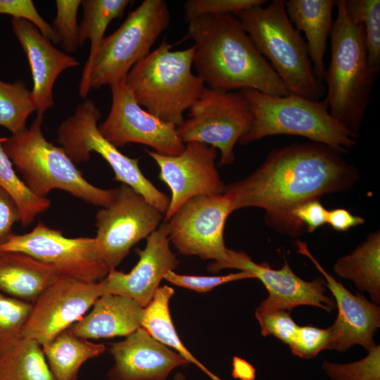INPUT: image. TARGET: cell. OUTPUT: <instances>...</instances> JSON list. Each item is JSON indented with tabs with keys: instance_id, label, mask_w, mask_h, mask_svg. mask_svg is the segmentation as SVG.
I'll return each instance as SVG.
<instances>
[{
	"instance_id": "cell-1",
	"label": "cell",
	"mask_w": 380,
	"mask_h": 380,
	"mask_svg": "<svg viewBox=\"0 0 380 380\" xmlns=\"http://www.w3.org/2000/svg\"><path fill=\"white\" fill-rule=\"evenodd\" d=\"M356 172L337 151L322 144H293L274 149L247 177L225 186L234 211L255 207L266 211L267 222L294 236L291 218L298 205L325 194L348 189Z\"/></svg>"
},
{
	"instance_id": "cell-2",
	"label": "cell",
	"mask_w": 380,
	"mask_h": 380,
	"mask_svg": "<svg viewBox=\"0 0 380 380\" xmlns=\"http://www.w3.org/2000/svg\"><path fill=\"white\" fill-rule=\"evenodd\" d=\"M188 23L182 40L194 42L193 65L208 88L251 89L274 96L290 93L234 14L203 15Z\"/></svg>"
},
{
	"instance_id": "cell-3",
	"label": "cell",
	"mask_w": 380,
	"mask_h": 380,
	"mask_svg": "<svg viewBox=\"0 0 380 380\" xmlns=\"http://www.w3.org/2000/svg\"><path fill=\"white\" fill-rule=\"evenodd\" d=\"M336 7L331 58L323 76L324 102L331 115L357 136L378 74L369 65L362 25L348 15L344 0L337 1Z\"/></svg>"
},
{
	"instance_id": "cell-4",
	"label": "cell",
	"mask_w": 380,
	"mask_h": 380,
	"mask_svg": "<svg viewBox=\"0 0 380 380\" xmlns=\"http://www.w3.org/2000/svg\"><path fill=\"white\" fill-rule=\"evenodd\" d=\"M164 38L157 49L137 63L125 84L140 106L160 120L179 126L183 113L201 95L203 81L191 71L194 46L171 51Z\"/></svg>"
},
{
	"instance_id": "cell-5",
	"label": "cell",
	"mask_w": 380,
	"mask_h": 380,
	"mask_svg": "<svg viewBox=\"0 0 380 380\" xmlns=\"http://www.w3.org/2000/svg\"><path fill=\"white\" fill-rule=\"evenodd\" d=\"M42 123L43 116L37 115L29 128L5 137L2 144L27 186L41 198L61 189L95 206H109L117 188L101 189L86 180L64 149L46 139Z\"/></svg>"
},
{
	"instance_id": "cell-6",
	"label": "cell",
	"mask_w": 380,
	"mask_h": 380,
	"mask_svg": "<svg viewBox=\"0 0 380 380\" xmlns=\"http://www.w3.org/2000/svg\"><path fill=\"white\" fill-rule=\"evenodd\" d=\"M241 91L253 114L251 127L239 141L241 144L279 134L303 137L339 153L357 144V136L331 115L324 101L293 93L274 96L251 89Z\"/></svg>"
},
{
	"instance_id": "cell-7",
	"label": "cell",
	"mask_w": 380,
	"mask_h": 380,
	"mask_svg": "<svg viewBox=\"0 0 380 380\" xmlns=\"http://www.w3.org/2000/svg\"><path fill=\"white\" fill-rule=\"evenodd\" d=\"M290 93L319 101L325 85L317 80L306 42L291 23L283 0L234 14Z\"/></svg>"
},
{
	"instance_id": "cell-8",
	"label": "cell",
	"mask_w": 380,
	"mask_h": 380,
	"mask_svg": "<svg viewBox=\"0 0 380 380\" xmlns=\"http://www.w3.org/2000/svg\"><path fill=\"white\" fill-rule=\"evenodd\" d=\"M170 20L165 1H143L114 32L100 43L87 75L81 78L80 96L86 98L91 89L125 81L131 68L150 53Z\"/></svg>"
},
{
	"instance_id": "cell-9",
	"label": "cell",
	"mask_w": 380,
	"mask_h": 380,
	"mask_svg": "<svg viewBox=\"0 0 380 380\" xmlns=\"http://www.w3.org/2000/svg\"><path fill=\"white\" fill-rule=\"evenodd\" d=\"M100 118L101 113L94 101L85 99L58 127V143L74 163L89 160L92 152L100 155L113 170L115 180L132 188L165 214L170 198L143 175L139 166V158L124 155L104 138L98 127Z\"/></svg>"
},
{
	"instance_id": "cell-10",
	"label": "cell",
	"mask_w": 380,
	"mask_h": 380,
	"mask_svg": "<svg viewBox=\"0 0 380 380\" xmlns=\"http://www.w3.org/2000/svg\"><path fill=\"white\" fill-rule=\"evenodd\" d=\"M253 123L249 104L241 91H224L205 87L189 108V118L177 127L185 144L199 142L220 151V165H230L234 148Z\"/></svg>"
},
{
	"instance_id": "cell-11",
	"label": "cell",
	"mask_w": 380,
	"mask_h": 380,
	"mask_svg": "<svg viewBox=\"0 0 380 380\" xmlns=\"http://www.w3.org/2000/svg\"><path fill=\"white\" fill-rule=\"evenodd\" d=\"M233 211L232 201L225 194L193 197L165 221L170 241L183 255L215 260L207 269L217 272V268L229 258L224 229Z\"/></svg>"
},
{
	"instance_id": "cell-12",
	"label": "cell",
	"mask_w": 380,
	"mask_h": 380,
	"mask_svg": "<svg viewBox=\"0 0 380 380\" xmlns=\"http://www.w3.org/2000/svg\"><path fill=\"white\" fill-rule=\"evenodd\" d=\"M0 251L27 254L51 267L58 277L89 283L99 282L110 272L95 238L65 237L42 222L28 233L13 234Z\"/></svg>"
},
{
	"instance_id": "cell-13",
	"label": "cell",
	"mask_w": 380,
	"mask_h": 380,
	"mask_svg": "<svg viewBox=\"0 0 380 380\" xmlns=\"http://www.w3.org/2000/svg\"><path fill=\"white\" fill-rule=\"evenodd\" d=\"M94 237L101 258L115 270L137 243L159 226L163 213L130 186L122 184L112 203L96 215Z\"/></svg>"
},
{
	"instance_id": "cell-14",
	"label": "cell",
	"mask_w": 380,
	"mask_h": 380,
	"mask_svg": "<svg viewBox=\"0 0 380 380\" xmlns=\"http://www.w3.org/2000/svg\"><path fill=\"white\" fill-rule=\"evenodd\" d=\"M112 104L107 118L98 127L116 147L129 143L148 146L156 152L177 156L184 149L177 127L157 118L139 106L125 81L110 86Z\"/></svg>"
},
{
	"instance_id": "cell-15",
	"label": "cell",
	"mask_w": 380,
	"mask_h": 380,
	"mask_svg": "<svg viewBox=\"0 0 380 380\" xmlns=\"http://www.w3.org/2000/svg\"><path fill=\"white\" fill-rule=\"evenodd\" d=\"M103 294L100 281L58 277L33 303L23 337L42 346L48 343L86 315Z\"/></svg>"
},
{
	"instance_id": "cell-16",
	"label": "cell",
	"mask_w": 380,
	"mask_h": 380,
	"mask_svg": "<svg viewBox=\"0 0 380 380\" xmlns=\"http://www.w3.org/2000/svg\"><path fill=\"white\" fill-rule=\"evenodd\" d=\"M146 152L158 165L159 179L171 191L164 221H167L182 204L193 197L223 194L225 186L215 167V148L199 142H189L185 144L184 151L177 156L163 155L150 150Z\"/></svg>"
},
{
	"instance_id": "cell-17",
	"label": "cell",
	"mask_w": 380,
	"mask_h": 380,
	"mask_svg": "<svg viewBox=\"0 0 380 380\" xmlns=\"http://www.w3.org/2000/svg\"><path fill=\"white\" fill-rule=\"evenodd\" d=\"M225 268L237 269L249 273L259 279L268 292V296L255 312L274 310L290 311L299 305H312L330 312L336 306L334 299L324 295L325 281L318 277L311 281L297 276L287 261L279 270L267 263H256L243 251H229V258L217 272Z\"/></svg>"
},
{
	"instance_id": "cell-18",
	"label": "cell",
	"mask_w": 380,
	"mask_h": 380,
	"mask_svg": "<svg viewBox=\"0 0 380 380\" xmlns=\"http://www.w3.org/2000/svg\"><path fill=\"white\" fill-rule=\"evenodd\" d=\"M298 252L308 257L324 278L338 309L334 323L328 327L330 350L344 352L353 345L367 350L374 346V335L380 327V308L361 293L354 294L329 274L315 258L305 242L297 241Z\"/></svg>"
},
{
	"instance_id": "cell-19",
	"label": "cell",
	"mask_w": 380,
	"mask_h": 380,
	"mask_svg": "<svg viewBox=\"0 0 380 380\" xmlns=\"http://www.w3.org/2000/svg\"><path fill=\"white\" fill-rule=\"evenodd\" d=\"M170 243L167 224L163 221L146 238L145 248L136 250L139 260L129 272L113 270L100 281L103 293L127 296L146 307L165 274L179 265Z\"/></svg>"
},
{
	"instance_id": "cell-20",
	"label": "cell",
	"mask_w": 380,
	"mask_h": 380,
	"mask_svg": "<svg viewBox=\"0 0 380 380\" xmlns=\"http://www.w3.org/2000/svg\"><path fill=\"white\" fill-rule=\"evenodd\" d=\"M108 350L113 359L108 380H167L174 369L190 364L142 327L111 343Z\"/></svg>"
},
{
	"instance_id": "cell-21",
	"label": "cell",
	"mask_w": 380,
	"mask_h": 380,
	"mask_svg": "<svg viewBox=\"0 0 380 380\" xmlns=\"http://www.w3.org/2000/svg\"><path fill=\"white\" fill-rule=\"evenodd\" d=\"M11 26L29 62L33 80L31 91L37 115L53 106V89L56 80L64 70L79 66V61L61 51L30 22L13 18Z\"/></svg>"
},
{
	"instance_id": "cell-22",
	"label": "cell",
	"mask_w": 380,
	"mask_h": 380,
	"mask_svg": "<svg viewBox=\"0 0 380 380\" xmlns=\"http://www.w3.org/2000/svg\"><path fill=\"white\" fill-rule=\"evenodd\" d=\"M144 308L127 296L105 293L70 329L86 339L127 336L141 327Z\"/></svg>"
},
{
	"instance_id": "cell-23",
	"label": "cell",
	"mask_w": 380,
	"mask_h": 380,
	"mask_svg": "<svg viewBox=\"0 0 380 380\" xmlns=\"http://www.w3.org/2000/svg\"><path fill=\"white\" fill-rule=\"evenodd\" d=\"M334 0L284 1L287 15L299 32H303L310 60L319 81L323 82L324 56L328 37L334 25Z\"/></svg>"
},
{
	"instance_id": "cell-24",
	"label": "cell",
	"mask_w": 380,
	"mask_h": 380,
	"mask_svg": "<svg viewBox=\"0 0 380 380\" xmlns=\"http://www.w3.org/2000/svg\"><path fill=\"white\" fill-rule=\"evenodd\" d=\"M58 277L51 267L27 254L0 251V291L6 295L33 304Z\"/></svg>"
},
{
	"instance_id": "cell-25",
	"label": "cell",
	"mask_w": 380,
	"mask_h": 380,
	"mask_svg": "<svg viewBox=\"0 0 380 380\" xmlns=\"http://www.w3.org/2000/svg\"><path fill=\"white\" fill-rule=\"evenodd\" d=\"M42 348L55 380H77L83 364L106 350L103 343L80 337L70 328L42 345Z\"/></svg>"
},
{
	"instance_id": "cell-26",
	"label": "cell",
	"mask_w": 380,
	"mask_h": 380,
	"mask_svg": "<svg viewBox=\"0 0 380 380\" xmlns=\"http://www.w3.org/2000/svg\"><path fill=\"white\" fill-rule=\"evenodd\" d=\"M340 277L351 280L372 303H380V234H371L350 254L339 258L334 267Z\"/></svg>"
},
{
	"instance_id": "cell-27",
	"label": "cell",
	"mask_w": 380,
	"mask_h": 380,
	"mask_svg": "<svg viewBox=\"0 0 380 380\" xmlns=\"http://www.w3.org/2000/svg\"><path fill=\"white\" fill-rule=\"evenodd\" d=\"M175 293L172 287H159L151 302L144 307L141 327L155 340L173 348L189 363L204 372L211 380H222L199 362L184 346L179 338L171 318L169 303Z\"/></svg>"
},
{
	"instance_id": "cell-28",
	"label": "cell",
	"mask_w": 380,
	"mask_h": 380,
	"mask_svg": "<svg viewBox=\"0 0 380 380\" xmlns=\"http://www.w3.org/2000/svg\"><path fill=\"white\" fill-rule=\"evenodd\" d=\"M0 380H55L34 340L21 338L0 352Z\"/></svg>"
},
{
	"instance_id": "cell-29",
	"label": "cell",
	"mask_w": 380,
	"mask_h": 380,
	"mask_svg": "<svg viewBox=\"0 0 380 380\" xmlns=\"http://www.w3.org/2000/svg\"><path fill=\"white\" fill-rule=\"evenodd\" d=\"M129 0H83L82 20L79 25V44L90 41V51L84 67L82 78L87 73L93 57L110 23L120 18L129 4Z\"/></svg>"
},
{
	"instance_id": "cell-30",
	"label": "cell",
	"mask_w": 380,
	"mask_h": 380,
	"mask_svg": "<svg viewBox=\"0 0 380 380\" xmlns=\"http://www.w3.org/2000/svg\"><path fill=\"white\" fill-rule=\"evenodd\" d=\"M5 137H0V186L15 200L20 212V223L28 226L40 213L50 206L48 198L34 194L21 179L13 168V165L5 152L2 144Z\"/></svg>"
},
{
	"instance_id": "cell-31",
	"label": "cell",
	"mask_w": 380,
	"mask_h": 380,
	"mask_svg": "<svg viewBox=\"0 0 380 380\" xmlns=\"http://www.w3.org/2000/svg\"><path fill=\"white\" fill-rule=\"evenodd\" d=\"M33 111L31 91L23 81L0 80V125L12 134H18L27 129V120Z\"/></svg>"
},
{
	"instance_id": "cell-32",
	"label": "cell",
	"mask_w": 380,
	"mask_h": 380,
	"mask_svg": "<svg viewBox=\"0 0 380 380\" xmlns=\"http://www.w3.org/2000/svg\"><path fill=\"white\" fill-rule=\"evenodd\" d=\"M346 13L362 27L368 63L378 74L380 70V1L344 0Z\"/></svg>"
},
{
	"instance_id": "cell-33",
	"label": "cell",
	"mask_w": 380,
	"mask_h": 380,
	"mask_svg": "<svg viewBox=\"0 0 380 380\" xmlns=\"http://www.w3.org/2000/svg\"><path fill=\"white\" fill-rule=\"evenodd\" d=\"M32 303L25 302L0 291V352L23 338Z\"/></svg>"
},
{
	"instance_id": "cell-34",
	"label": "cell",
	"mask_w": 380,
	"mask_h": 380,
	"mask_svg": "<svg viewBox=\"0 0 380 380\" xmlns=\"http://www.w3.org/2000/svg\"><path fill=\"white\" fill-rule=\"evenodd\" d=\"M364 358L347 364L324 360L322 369L332 380H380V346L367 350Z\"/></svg>"
},
{
	"instance_id": "cell-35",
	"label": "cell",
	"mask_w": 380,
	"mask_h": 380,
	"mask_svg": "<svg viewBox=\"0 0 380 380\" xmlns=\"http://www.w3.org/2000/svg\"><path fill=\"white\" fill-rule=\"evenodd\" d=\"M56 15L51 25L59 43L67 53L77 51L79 44L77 11L80 0H57Z\"/></svg>"
},
{
	"instance_id": "cell-36",
	"label": "cell",
	"mask_w": 380,
	"mask_h": 380,
	"mask_svg": "<svg viewBox=\"0 0 380 380\" xmlns=\"http://www.w3.org/2000/svg\"><path fill=\"white\" fill-rule=\"evenodd\" d=\"M265 0H188L184 4L186 23L203 15L235 14L241 11L263 6Z\"/></svg>"
},
{
	"instance_id": "cell-37",
	"label": "cell",
	"mask_w": 380,
	"mask_h": 380,
	"mask_svg": "<svg viewBox=\"0 0 380 380\" xmlns=\"http://www.w3.org/2000/svg\"><path fill=\"white\" fill-rule=\"evenodd\" d=\"M330 344L331 336L328 328L322 329L309 324L299 326L289 348L294 355L309 360L324 350H330Z\"/></svg>"
},
{
	"instance_id": "cell-38",
	"label": "cell",
	"mask_w": 380,
	"mask_h": 380,
	"mask_svg": "<svg viewBox=\"0 0 380 380\" xmlns=\"http://www.w3.org/2000/svg\"><path fill=\"white\" fill-rule=\"evenodd\" d=\"M255 315L263 336H274L289 346L292 343L299 326L291 317L289 311L274 310L255 312Z\"/></svg>"
},
{
	"instance_id": "cell-39",
	"label": "cell",
	"mask_w": 380,
	"mask_h": 380,
	"mask_svg": "<svg viewBox=\"0 0 380 380\" xmlns=\"http://www.w3.org/2000/svg\"><path fill=\"white\" fill-rule=\"evenodd\" d=\"M246 279H253V277L244 271L223 276H194L180 274L174 271H170L164 277V279L174 285L198 293L208 292L220 285Z\"/></svg>"
},
{
	"instance_id": "cell-40",
	"label": "cell",
	"mask_w": 380,
	"mask_h": 380,
	"mask_svg": "<svg viewBox=\"0 0 380 380\" xmlns=\"http://www.w3.org/2000/svg\"><path fill=\"white\" fill-rule=\"evenodd\" d=\"M0 14L26 20L35 25L52 43H58L52 26L40 15L32 0H0Z\"/></svg>"
},
{
	"instance_id": "cell-41",
	"label": "cell",
	"mask_w": 380,
	"mask_h": 380,
	"mask_svg": "<svg viewBox=\"0 0 380 380\" xmlns=\"http://www.w3.org/2000/svg\"><path fill=\"white\" fill-rule=\"evenodd\" d=\"M291 215L299 231L305 225L308 232H313L318 227L327 224V210L318 199H312L296 206Z\"/></svg>"
},
{
	"instance_id": "cell-42",
	"label": "cell",
	"mask_w": 380,
	"mask_h": 380,
	"mask_svg": "<svg viewBox=\"0 0 380 380\" xmlns=\"http://www.w3.org/2000/svg\"><path fill=\"white\" fill-rule=\"evenodd\" d=\"M18 204L13 198L0 186V246L7 242L13 234L12 227L20 222Z\"/></svg>"
},
{
	"instance_id": "cell-43",
	"label": "cell",
	"mask_w": 380,
	"mask_h": 380,
	"mask_svg": "<svg viewBox=\"0 0 380 380\" xmlns=\"http://www.w3.org/2000/svg\"><path fill=\"white\" fill-rule=\"evenodd\" d=\"M364 222V218L354 215L343 208L327 210V224L336 231L345 232Z\"/></svg>"
},
{
	"instance_id": "cell-44",
	"label": "cell",
	"mask_w": 380,
	"mask_h": 380,
	"mask_svg": "<svg viewBox=\"0 0 380 380\" xmlns=\"http://www.w3.org/2000/svg\"><path fill=\"white\" fill-rule=\"evenodd\" d=\"M232 376L239 380H255V369L243 358L234 356L232 359Z\"/></svg>"
},
{
	"instance_id": "cell-45",
	"label": "cell",
	"mask_w": 380,
	"mask_h": 380,
	"mask_svg": "<svg viewBox=\"0 0 380 380\" xmlns=\"http://www.w3.org/2000/svg\"><path fill=\"white\" fill-rule=\"evenodd\" d=\"M173 380H186V378L182 373L177 372L175 374Z\"/></svg>"
}]
</instances>
